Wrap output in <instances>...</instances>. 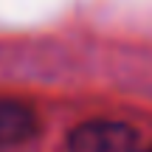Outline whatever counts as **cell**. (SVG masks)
Returning <instances> with one entry per match:
<instances>
[{"label":"cell","instance_id":"cell-3","mask_svg":"<svg viewBox=\"0 0 152 152\" xmlns=\"http://www.w3.org/2000/svg\"><path fill=\"white\" fill-rule=\"evenodd\" d=\"M149 152H152V149H149Z\"/></svg>","mask_w":152,"mask_h":152},{"label":"cell","instance_id":"cell-1","mask_svg":"<svg viewBox=\"0 0 152 152\" xmlns=\"http://www.w3.org/2000/svg\"><path fill=\"white\" fill-rule=\"evenodd\" d=\"M68 152H138V132L121 121H85L73 127Z\"/></svg>","mask_w":152,"mask_h":152},{"label":"cell","instance_id":"cell-2","mask_svg":"<svg viewBox=\"0 0 152 152\" xmlns=\"http://www.w3.org/2000/svg\"><path fill=\"white\" fill-rule=\"evenodd\" d=\"M37 135V115L17 99H0V147H17Z\"/></svg>","mask_w":152,"mask_h":152}]
</instances>
